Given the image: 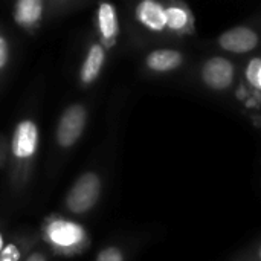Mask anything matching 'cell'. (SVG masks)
<instances>
[{
  "mask_svg": "<svg viewBox=\"0 0 261 261\" xmlns=\"http://www.w3.org/2000/svg\"><path fill=\"white\" fill-rule=\"evenodd\" d=\"M237 104L261 127V52L243 60Z\"/></svg>",
  "mask_w": 261,
  "mask_h": 261,
  "instance_id": "52a82bcc",
  "label": "cell"
},
{
  "mask_svg": "<svg viewBox=\"0 0 261 261\" xmlns=\"http://www.w3.org/2000/svg\"><path fill=\"white\" fill-rule=\"evenodd\" d=\"M89 119V109L83 102H73L61 113L57 128L55 142L60 148L69 150L81 139Z\"/></svg>",
  "mask_w": 261,
  "mask_h": 261,
  "instance_id": "9c48e42d",
  "label": "cell"
},
{
  "mask_svg": "<svg viewBox=\"0 0 261 261\" xmlns=\"http://www.w3.org/2000/svg\"><path fill=\"white\" fill-rule=\"evenodd\" d=\"M196 57L185 44L153 46L142 50L139 58V73L148 80L176 81L188 73Z\"/></svg>",
  "mask_w": 261,
  "mask_h": 261,
  "instance_id": "3957f363",
  "label": "cell"
},
{
  "mask_svg": "<svg viewBox=\"0 0 261 261\" xmlns=\"http://www.w3.org/2000/svg\"><path fill=\"white\" fill-rule=\"evenodd\" d=\"M29 242L26 240H11L6 243L0 254V261H23V257H28Z\"/></svg>",
  "mask_w": 261,
  "mask_h": 261,
  "instance_id": "9a60e30c",
  "label": "cell"
},
{
  "mask_svg": "<svg viewBox=\"0 0 261 261\" xmlns=\"http://www.w3.org/2000/svg\"><path fill=\"white\" fill-rule=\"evenodd\" d=\"M242 64L243 60L208 52L206 55L196 58L188 73L180 80V84L223 102L237 101L242 81Z\"/></svg>",
  "mask_w": 261,
  "mask_h": 261,
  "instance_id": "6da1fadb",
  "label": "cell"
},
{
  "mask_svg": "<svg viewBox=\"0 0 261 261\" xmlns=\"http://www.w3.org/2000/svg\"><path fill=\"white\" fill-rule=\"evenodd\" d=\"M208 52L246 60L261 52V14L237 23L203 43Z\"/></svg>",
  "mask_w": 261,
  "mask_h": 261,
  "instance_id": "277c9868",
  "label": "cell"
},
{
  "mask_svg": "<svg viewBox=\"0 0 261 261\" xmlns=\"http://www.w3.org/2000/svg\"><path fill=\"white\" fill-rule=\"evenodd\" d=\"M41 239L57 255L73 257L84 252L90 245L86 228L63 216H49L41 225Z\"/></svg>",
  "mask_w": 261,
  "mask_h": 261,
  "instance_id": "5b68a950",
  "label": "cell"
},
{
  "mask_svg": "<svg viewBox=\"0 0 261 261\" xmlns=\"http://www.w3.org/2000/svg\"><path fill=\"white\" fill-rule=\"evenodd\" d=\"M6 246V242H5V234L0 231V254H2V251H3V248Z\"/></svg>",
  "mask_w": 261,
  "mask_h": 261,
  "instance_id": "d6986e66",
  "label": "cell"
},
{
  "mask_svg": "<svg viewBox=\"0 0 261 261\" xmlns=\"http://www.w3.org/2000/svg\"><path fill=\"white\" fill-rule=\"evenodd\" d=\"M147 243L144 236H128L104 245L96 254L95 261H132Z\"/></svg>",
  "mask_w": 261,
  "mask_h": 261,
  "instance_id": "4fadbf2b",
  "label": "cell"
},
{
  "mask_svg": "<svg viewBox=\"0 0 261 261\" xmlns=\"http://www.w3.org/2000/svg\"><path fill=\"white\" fill-rule=\"evenodd\" d=\"M46 15V3L43 0H18L12 9V18L21 29H37Z\"/></svg>",
  "mask_w": 261,
  "mask_h": 261,
  "instance_id": "5bb4252c",
  "label": "cell"
},
{
  "mask_svg": "<svg viewBox=\"0 0 261 261\" xmlns=\"http://www.w3.org/2000/svg\"><path fill=\"white\" fill-rule=\"evenodd\" d=\"M168 21V32L174 44H185L187 40L197 37L196 15L191 6L180 0H164Z\"/></svg>",
  "mask_w": 261,
  "mask_h": 261,
  "instance_id": "30bf717a",
  "label": "cell"
},
{
  "mask_svg": "<svg viewBox=\"0 0 261 261\" xmlns=\"http://www.w3.org/2000/svg\"><path fill=\"white\" fill-rule=\"evenodd\" d=\"M11 58V46L8 37L0 31V76L6 72Z\"/></svg>",
  "mask_w": 261,
  "mask_h": 261,
  "instance_id": "e0dca14e",
  "label": "cell"
},
{
  "mask_svg": "<svg viewBox=\"0 0 261 261\" xmlns=\"http://www.w3.org/2000/svg\"><path fill=\"white\" fill-rule=\"evenodd\" d=\"M38 142H40V130L34 119L23 118L20 119L11 136V156L12 162L15 164L17 170L21 171L28 165L32 164L37 151H38Z\"/></svg>",
  "mask_w": 261,
  "mask_h": 261,
  "instance_id": "ba28073f",
  "label": "cell"
},
{
  "mask_svg": "<svg viewBox=\"0 0 261 261\" xmlns=\"http://www.w3.org/2000/svg\"><path fill=\"white\" fill-rule=\"evenodd\" d=\"M107 49L98 40L90 41L78 72V81L81 87L89 89L101 78L107 63Z\"/></svg>",
  "mask_w": 261,
  "mask_h": 261,
  "instance_id": "7c38bea8",
  "label": "cell"
},
{
  "mask_svg": "<svg viewBox=\"0 0 261 261\" xmlns=\"http://www.w3.org/2000/svg\"><path fill=\"white\" fill-rule=\"evenodd\" d=\"M95 31L96 40L109 50H113L118 44L121 34V21L118 8L113 3H98L95 11Z\"/></svg>",
  "mask_w": 261,
  "mask_h": 261,
  "instance_id": "8fae6325",
  "label": "cell"
},
{
  "mask_svg": "<svg viewBox=\"0 0 261 261\" xmlns=\"http://www.w3.org/2000/svg\"><path fill=\"white\" fill-rule=\"evenodd\" d=\"M128 28L133 43L139 50L174 44L167 21V11L164 0H141L130 6Z\"/></svg>",
  "mask_w": 261,
  "mask_h": 261,
  "instance_id": "7a4b0ae2",
  "label": "cell"
},
{
  "mask_svg": "<svg viewBox=\"0 0 261 261\" xmlns=\"http://www.w3.org/2000/svg\"><path fill=\"white\" fill-rule=\"evenodd\" d=\"M23 261H49V257L44 251L38 249V251H32L28 254V257Z\"/></svg>",
  "mask_w": 261,
  "mask_h": 261,
  "instance_id": "ac0fdd59",
  "label": "cell"
},
{
  "mask_svg": "<svg viewBox=\"0 0 261 261\" xmlns=\"http://www.w3.org/2000/svg\"><path fill=\"white\" fill-rule=\"evenodd\" d=\"M104 191V176L101 170H89L78 176L69 188L64 205L73 216L89 214L96 208Z\"/></svg>",
  "mask_w": 261,
  "mask_h": 261,
  "instance_id": "8992f818",
  "label": "cell"
},
{
  "mask_svg": "<svg viewBox=\"0 0 261 261\" xmlns=\"http://www.w3.org/2000/svg\"><path fill=\"white\" fill-rule=\"evenodd\" d=\"M231 261H261V237L237 252Z\"/></svg>",
  "mask_w": 261,
  "mask_h": 261,
  "instance_id": "2e32d148",
  "label": "cell"
}]
</instances>
